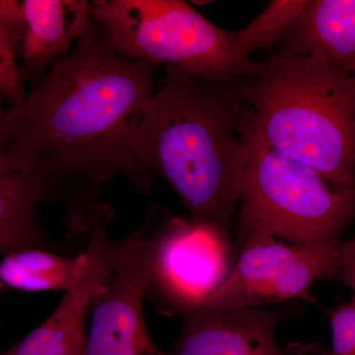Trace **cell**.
I'll list each match as a JSON object with an SVG mask.
<instances>
[{
	"mask_svg": "<svg viewBox=\"0 0 355 355\" xmlns=\"http://www.w3.org/2000/svg\"><path fill=\"white\" fill-rule=\"evenodd\" d=\"M58 200L43 178L6 151L0 156V254L53 247L40 224V203Z\"/></svg>",
	"mask_w": 355,
	"mask_h": 355,
	"instance_id": "4fadbf2b",
	"label": "cell"
},
{
	"mask_svg": "<svg viewBox=\"0 0 355 355\" xmlns=\"http://www.w3.org/2000/svg\"><path fill=\"white\" fill-rule=\"evenodd\" d=\"M3 288H4L3 286H2L1 282H0V292H1L2 289H3Z\"/></svg>",
	"mask_w": 355,
	"mask_h": 355,
	"instance_id": "ffe728a7",
	"label": "cell"
},
{
	"mask_svg": "<svg viewBox=\"0 0 355 355\" xmlns=\"http://www.w3.org/2000/svg\"><path fill=\"white\" fill-rule=\"evenodd\" d=\"M110 222L108 217L98 216L89 223L92 261L87 275L65 292L44 323L2 355H83L91 304L113 270L116 242L107 235Z\"/></svg>",
	"mask_w": 355,
	"mask_h": 355,
	"instance_id": "9c48e42d",
	"label": "cell"
},
{
	"mask_svg": "<svg viewBox=\"0 0 355 355\" xmlns=\"http://www.w3.org/2000/svg\"><path fill=\"white\" fill-rule=\"evenodd\" d=\"M273 148L340 187H355V79L282 51L234 81Z\"/></svg>",
	"mask_w": 355,
	"mask_h": 355,
	"instance_id": "3957f363",
	"label": "cell"
},
{
	"mask_svg": "<svg viewBox=\"0 0 355 355\" xmlns=\"http://www.w3.org/2000/svg\"><path fill=\"white\" fill-rule=\"evenodd\" d=\"M306 3V0H275L246 27L231 32L236 57L249 60L253 51L280 41Z\"/></svg>",
	"mask_w": 355,
	"mask_h": 355,
	"instance_id": "9a60e30c",
	"label": "cell"
},
{
	"mask_svg": "<svg viewBox=\"0 0 355 355\" xmlns=\"http://www.w3.org/2000/svg\"><path fill=\"white\" fill-rule=\"evenodd\" d=\"M6 97L0 93V156L3 155L6 151V112L4 102Z\"/></svg>",
	"mask_w": 355,
	"mask_h": 355,
	"instance_id": "d6986e66",
	"label": "cell"
},
{
	"mask_svg": "<svg viewBox=\"0 0 355 355\" xmlns=\"http://www.w3.org/2000/svg\"><path fill=\"white\" fill-rule=\"evenodd\" d=\"M336 279L345 282L354 291L355 297V237L340 242Z\"/></svg>",
	"mask_w": 355,
	"mask_h": 355,
	"instance_id": "ac0fdd59",
	"label": "cell"
},
{
	"mask_svg": "<svg viewBox=\"0 0 355 355\" xmlns=\"http://www.w3.org/2000/svg\"><path fill=\"white\" fill-rule=\"evenodd\" d=\"M89 248L76 257H64L48 249H26L7 254L0 261L3 287L26 292H67L84 279L90 268Z\"/></svg>",
	"mask_w": 355,
	"mask_h": 355,
	"instance_id": "5bb4252c",
	"label": "cell"
},
{
	"mask_svg": "<svg viewBox=\"0 0 355 355\" xmlns=\"http://www.w3.org/2000/svg\"><path fill=\"white\" fill-rule=\"evenodd\" d=\"M333 345L324 355H355V297L330 313Z\"/></svg>",
	"mask_w": 355,
	"mask_h": 355,
	"instance_id": "e0dca14e",
	"label": "cell"
},
{
	"mask_svg": "<svg viewBox=\"0 0 355 355\" xmlns=\"http://www.w3.org/2000/svg\"><path fill=\"white\" fill-rule=\"evenodd\" d=\"M25 32L19 55L24 80H38L69 55L74 42L87 29L90 2L86 0L21 1Z\"/></svg>",
	"mask_w": 355,
	"mask_h": 355,
	"instance_id": "8fae6325",
	"label": "cell"
},
{
	"mask_svg": "<svg viewBox=\"0 0 355 355\" xmlns=\"http://www.w3.org/2000/svg\"><path fill=\"white\" fill-rule=\"evenodd\" d=\"M246 109L234 81L207 80L167 65L130 140L137 162L167 180L191 218L226 234L241 200Z\"/></svg>",
	"mask_w": 355,
	"mask_h": 355,
	"instance_id": "7a4b0ae2",
	"label": "cell"
},
{
	"mask_svg": "<svg viewBox=\"0 0 355 355\" xmlns=\"http://www.w3.org/2000/svg\"><path fill=\"white\" fill-rule=\"evenodd\" d=\"M324 354H321V355H324Z\"/></svg>",
	"mask_w": 355,
	"mask_h": 355,
	"instance_id": "44dd1931",
	"label": "cell"
},
{
	"mask_svg": "<svg viewBox=\"0 0 355 355\" xmlns=\"http://www.w3.org/2000/svg\"><path fill=\"white\" fill-rule=\"evenodd\" d=\"M149 245L148 218L116 242L113 270L91 304L83 355H168L154 343L144 319Z\"/></svg>",
	"mask_w": 355,
	"mask_h": 355,
	"instance_id": "ba28073f",
	"label": "cell"
},
{
	"mask_svg": "<svg viewBox=\"0 0 355 355\" xmlns=\"http://www.w3.org/2000/svg\"><path fill=\"white\" fill-rule=\"evenodd\" d=\"M24 32L21 1L0 0V93L9 107L17 106L26 97L25 80L16 64Z\"/></svg>",
	"mask_w": 355,
	"mask_h": 355,
	"instance_id": "2e32d148",
	"label": "cell"
},
{
	"mask_svg": "<svg viewBox=\"0 0 355 355\" xmlns=\"http://www.w3.org/2000/svg\"><path fill=\"white\" fill-rule=\"evenodd\" d=\"M155 67L107 49L90 16L73 51L6 109L7 154L70 207L97 198L96 190L118 176L146 191L151 174L130 140L155 90Z\"/></svg>",
	"mask_w": 355,
	"mask_h": 355,
	"instance_id": "6da1fadb",
	"label": "cell"
},
{
	"mask_svg": "<svg viewBox=\"0 0 355 355\" xmlns=\"http://www.w3.org/2000/svg\"><path fill=\"white\" fill-rule=\"evenodd\" d=\"M284 51L317 58L355 79V0H311L280 40Z\"/></svg>",
	"mask_w": 355,
	"mask_h": 355,
	"instance_id": "7c38bea8",
	"label": "cell"
},
{
	"mask_svg": "<svg viewBox=\"0 0 355 355\" xmlns=\"http://www.w3.org/2000/svg\"><path fill=\"white\" fill-rule=\"evenodd\" d=\"M150 220L148 291L164 314L202 309L232 272L228 234L209 222L155 209Z\"/></svg>",
	"mask_w": 355,
	"mask_h": 355,
	"instance_id": "8992f818",
	"label": "cell"
},
{
	"mask_svg": "<svg viewBox=\"0 0 355 355\" xmlns=\"http://www.w3.org/2000/svg\"><path fill=\"white\" fill-rule=\"evenodd\" d=\"M242 242L232 272L202 309L261 308L309 299L315 282L336 279L340 240L292 245L258 235Z\"/></svg>",
	"mask_w": 355,
	"mask_h": 355,
	"instance_id": "52a82bcc",
	"label": "cell"
},
{
	"mask_svg": "<svg viewBox=\"0 0 355 355\" xmlns=\"http://www.w3.org/2000/svg\"><path fill=\"white\" fill-rule=\"evenodd\" d=\"M241 135L247 151L238 218L242 241L258 235L292 245L338 240L355 221V187L331 189L309 166L273 148L257 132L248 107Z\"/></svg>",
	"mask_w": 355,
	"mask_h": 355,
	"instance_id": "277c9868",
	"label": "cell"
},
{
	"mask_svg": "<svg viewBox=\"0 0 355 355\" xmlns=\"http://www.w3.org/2000/svg\"><path fill=\"white\" fill-rule=\"evenodd\" d=\"M284 311L207 308L187 316L174 355H293L282 349L277 329Z\"/></svg>",
	"mask_w": 355,
	"mask_h": 355,
	"instance_id": "30bf717a",
	"label": "cell"
},
{
	"mask_svg": "<svg viewBox=\"0 0 355 355\" xmlns=\"http://www.w3.org/2000/svg\"><path fill=\"white\" fill-rule=\"evenodd\" d=\"M90 16L105 46L130 60L173 65L217 83H232L256 67L236 57L231 32L186 1L94 0Z\"/></svg>",
	"mask_w": 355,
	"mask_h": 355,
	"instance_id": "5b68a950",
	"label": "cell"
}]
</instances>
